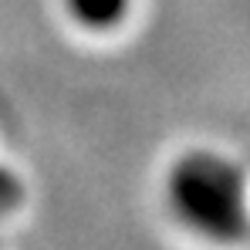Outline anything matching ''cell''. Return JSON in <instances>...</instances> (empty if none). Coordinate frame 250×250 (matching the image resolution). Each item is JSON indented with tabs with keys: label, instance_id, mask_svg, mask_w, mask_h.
<instances>
[{
	"label": "cell",
	"instance_id": "obj_2",
	"mask_svg": "<svg viewBox=\"0 0 250 250\" xmlns=\"http://www.w3.org/2000/svg\"><path fill=\"white\" fill-rule=\"evenodd\" d=\"M64 3H68V14L91 31L119 24L128 10V0H64Z\"/></svg>",
	"mask_w": 250,
	"mask_h": 250
},
{
	"label": "cell",
	"instance_id": "obj_1",
	"mask_svg": "<svg viewBox=\"0 0 250 250\" xmlns=\"http://www.w3.org/2000/svg\"><path fill=\"white\" fill-rule=\"evenodd\" d=\"M169 200L189 227L213 240H240L250 230L244 176L220 156L196 152L179 159L169 176Z\"/></svg>",
	"mask_w": 250,
	"mask_h": 250
},
{
	"label": "cell",
	"instance_id": "obj_3",
	"mask_svg": "<svg viewBox=\"0 0 250 250\" xmlns=\"http://www.w3.org/2000/svg\"><path fill=\"white\" fill-rule=\"evenodd\" d=\"M17 203H21V183L14 179V172H7L0 166V216L10 213Z\"/></svg>",
	"mask_w": 250,
	"mask_h": 250
}]
</instances>
